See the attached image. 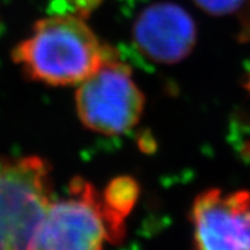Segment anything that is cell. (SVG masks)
Masks as SVG:
<instances>
[{"instance_id":"1","label":"cell","mask_w":250,"mask_h":250,"mask_svg":"<svg viewBox=\"0 0 250 250\" xmlns=\"http://www.w3.org/2000/svg\"><path fill=\"white\" fill-rule=\"evenodd\" d=\"M115 59L78 16L39 21L32 35L13 50V60L33 81L72 86L86 81L107 60Z\"/></svg>"},{"instance_id":"2","label":"cell","mask_w":250,"mask_h":250,"mask_svg":"<svg viewBox=\"0 0 250 250\" xmlns=\"http://www.w3.org/2000/svg\"><path fill=\"white\" fill-rule=\"evenodd\" d=\"M50 171L36 156L0 158V250L31 249L53 203Z\"/></svg>"},{"instance_id":"3","label":"cell","mask_w":250,"mask_h":250,"mask_svg":"<svg viewBox=\"0 0 250 250\" xmlns=\"http://www.w3.org/2000/svg\"><path fill=\"white\" fill-rule=\"evenodd\" d=\"M76 104L79 119L87 128L115 135L138 124L145 96L133 82L128 66L111 59L81 83Z\"/></svg>"},{"instance_id":"4","label":"cell","mask_w":250,"mask_h":250,"mask_svg":"<svg viewBox=\"0 0 250 250\" xmlns=\"http://www.w3.org/2000/svg\"><path fill=\"white\" fill-rule=\"evenodd\" d=\"M72 197L50 204L31 249H101L109 240L102 202L92 185L76 178L70 183Z\"/></svg>"},{"instance_id":"5","label":"cell","mask_w":250,"mask_h":250,"mask_svg":"<svg viewBox=\"0 0 250 250\" xmlns=\"http://www.w3.org/2000/svg\"><path fill=\"white\" fill-rule=\"evenodd\" d=\"M190 218L198 249L250 250L249 191H203L195 198Z\"/></svg>"},{"instance_id":"6","label":"cell","mask_w":250,"mask_h":250,"mask_svg":"<svg viewBox=\"0 0 250 250\" xmlns=\"http://www.w3.org/2000/svg\"><path fill=\"white\" fill-rule=\"evenodd\" d=\"M134 40L149 59L175 64L194 49L197 30L187 10L176 4L158 3L146 8L135 21Z\"/></svg>"},{"instance_id":"7","label":"cell","mask_w":250,"mask_h":250,"mask_svg":"<svg viewBox=\"0 0 250 250\" xmlns=\"http://www.w3.org/2000/svg\"><path fill=\"white\" fill-rule=\"evenodd\" d=\"M138 194L137 181L129 176L114 179L106 187L102 199V213L111 243L123 240L125 235L124 220L135 206Z\"/></svg>"},{"instance_id":"8","label":"cell","mask_w":250,"mask_h":250,"mask_svg":"<svg viewBox=\"0 0 250 250\" xmlns=\"http://www.w3.org/2000/svg\"><path fill=\"white\" fill-rule=\"evenodd\" d=\"M198 7L212 16H227L240 9L247 0H193Z\"/></svg>"}]
</instances>
